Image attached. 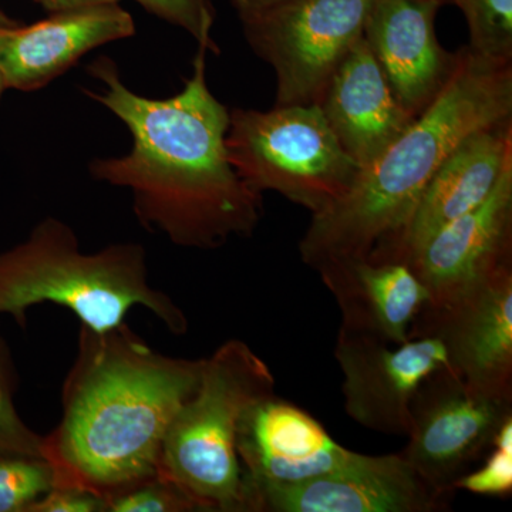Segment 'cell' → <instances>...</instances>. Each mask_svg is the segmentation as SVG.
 <instances>
[{
	"label": "cell",
	"instance_id": "6da1fadb",
	"mask_svg": "<svg viewBox=\"0 0 512 512\" xmlns=\"http://www.w3.org/2000/svg\"><path fill=\"white\" fill-rule=\"evenodd\" d=\"M205 53L200 47L184 89L163 100L131 92L109 57L87 69L104 84L103 92L86 90L87 96L119 117L133 136L130 153L94 160L90 173L128 188L134 214L148 231L191 249L251 237L264 214L262 194L229 161V111L208 89Z\"/></svg>",
	"mask_w": 512,
	"mask_h": 512
},
{
	"label": "cell",
	"instance_id": "7a4b0ae2",
	"mask_svg": "<svg viewBox=\"0 0 512 512\" xmlns=\"http://www.w3.org/2000/svg\"><path fill=\"white\" fill-rule=\"evenodd\" d=\"M202 360L163 355L126 323L80 326L62 389V419L43 437L55 487L107 498L157 476L175 414L200 382Z\"/></svg>",
	"mask_w": 512,
	"mask_h": 512
},
{
	"label": "cell",
	"instance_id": "3957f363",
	"mask_svg": "<svg viewBox=\"0 0 512 512\" xmlns=\"http://www.w3.org/2000/svg\"><path fill=\"white\" fill-rule=\"evenodd\" d=\"M512 120V62L456 52L453 70L429 106L355 183L325 210L312 214L299 254L320 266L367 258L392 241L416 208L441 163L470 134Z\"/></svg>",
	"mask_w": 512,
	"mask_h": 512
},
{
	"label": "cell",
	"instance_id": "277c9868",
	"mask_svg": "<svg viewBox=\"0 0 512 512\" xmlns=\"http://www.w3.org/2000/svg\"><path fill=\"white\" fill-rule=\"evenodd\" d=\"M42 303L62 306L94 332L119 328L137 306L157 316L173 335L188 330L183 309L150 285L140 244L83 252L73 229L52 217L39 222L22 244L0 252V315L25 328L29 309Z\"/></svg>",
	"mask_w": 512,
	"mask_h": 512
},
{
	"label": "cell",
	"instance_id": "5b68a950",
	"mask_svg": "<svg viewBox=\"0 0 512 512\" xmlns=\"http://www.w3.org/2000/svg\"><path fill=\"white\" fill-rule=\"evenodd\" d=\"M275 393L261 356L231 339L202 360L200 382L171 421L158 474L190 495L201 511L252 512L239 460V423L251 404Z\"/></svg>",
	"mask_w": 512,
	"mask_h": 512
},
{
	"label": "cell",
	"instance_id": "8992f818",
	"mask_svg": "<svg viewBox=\"0 0 512 512\" xmlns=\"http://www.w3.org/2000/svg\"><path fill=\"white\" fill-rule=\"evenodd\" d=\"M225 146L249 187L278 192L312 214L343 197L360 171L318 104L229 111Z\"/></svg>",
	"mask_w": 512,
	"mask_h": 512
},
{
	"label": "cell",
	"instance_id": "52a82bcc",
	"mask_svg": "<svg viewBox=\"0 0 512 512\" xmlns=\"http://www.w3.org/2000/svg\"><path fill=\"white\" fill-rule=\"evenodd\" d=\"M375 0H285L242 16L256 56L274 69L275 106L316 104L365 32Z\"/></svg>",
	"mask_w": 512,
	"mask_h": 512
},
{
	"label": "cell",
	"instance_id": "ba28073f",
	"mask_svg": "<svg viewBox=\"0 0 512 512\" xmlns=\"http://www.w3.org/2000/svg\"><path fill=\"white\" fill-rule=\"evenodd\" d=\"M511 417L512 400L474 392L447 367L421 384L414 397L402 456L434 488L454 493Z\"/></svg>",
	"mask_w": 512,
	"mask_h": 512
},
{
	"label": "cell",
	"instance_id": "9c48e42d",
	"mask_svg": "<svg viewBox=\"0 0 512 512\" xmlns=\"http://www.w3.org/2000/svg\"><path fill=\"white\" fill-rule=\"evenodd\" d=\"M335 359L350 419L367 430L396 436L409 434L421 384L450 367L436 336H414L394 345L345 328L339 329Z\"/></svg>",
	"mask_w": 512,
	"mask_h": 512
},
{
	"label": "cell",
	"instance_id": "30bf717a",
	"mask_svg": "<svg viewBox=\"0 0 512 512\" xmlns=\"http://www.w3.org/2000/svg\"><path fill=\"white\" fill-rule=\"evenodd\" d=\"M436 336L474 392L512 400V269L443 306L426 305L410 332Z\"/></svg>",
	"mask_w": 512,
	"mask_h": 512
},
{
	"label": "cell",
	"instance_id": "8fae6325",
	"mask_svg": "<svg viewBox=\"0 0 512 512\" xmlns=\"http://www.w3.org/2000/svg\"><path fill=\"white\" fill-rule=\"evenodd\" d=\"M453 494L423 480L402 453L355 451L329 473L259 494L255 512H439Z\"/></svg>",
	"mask_w": 512,
	"mask_h": 512
},
{
	"label": "cell",
	"instance_id": "7c38bea8",
	"mask_svg": "<svg viewBox=\"0 0 512 512\" xmlns=\"http://www.w3.org/2000/svg\"><path fill=\"white\" fill-rule=\"evenodd\" d=\"M237 451L252 512L264 491L322 476L355 453L333 439L311 413L276 393L248 407L239 423Z\"/></svg>",
	"mask_w": 512,
	"mask_h": 512
},
{
	"label": "cell",
	"instance_id": "4fadbf2b",
	"mask_svg": "<svg viewBox=\"0 0 512 512\" xmlns=\"http://www.w3.org/2000/svg\"><path fill=\"white\" fill-rule=\"evenodd\" d=\"M404 264L426 286L430 306L512 269V160L483 204L431 235Z\"/></svg>",
	"mask_w": 512,
	"mask_h": 512
},
{
	"label": "cell",
	"instance_id": "5bb4252c",
	"mask_svg": "<svg viewBox=\"0 0 512 512\" xmlns=\"http://www.w3.org/2000/svg\"><path fill=\"white\" fill-rule=\"evenodd\" d=\"M511 160L512 120L464 138L426 185L402 231L367 258L406 262L431 235L483 204Z\"/></svg>",
	"mask_w": 512,
	"mask_h": 512
},
{
	"label": "cell",
	"instance_id": "9a60e30c",
	"mask_svg": "<svg viewBox=\"0 0 512 512\" xmlns=\"http://www.w3.org/2000/svg\"><path fill=\"white\" fill-rule=\"evenodd\" d=\"M441 5L439 0H375L363 32L397 99L416 117L456 62V53L444 50L436 36Z\"/></svg>",
	"mask_w": 512,
	"mask_h": 512
},
{
	"label": "cell",
	"instance_id": "2e32d148",
	"mask_svg": "<svg viewBox=\"0 0 512 512\" xmlns=\"http://www.w3.org/2000/svg\"><path fill=\"white\" fill-rule=\"evenodd\" d=\"M136 33L133 16L116 5L52 13L30 26L0 30V70L8 89H40L96 47Z\"/></svg>",
	"mask_w": 512,
	"mask_h": 512
},
{
	"label": "cell",
	"instance_id": "e0dca14e",
	"mask_svg": "<svg viewBox=\"0 0 512 512\" xmlns=\"http://www.w3.org/2000/svg\"><path fill=\"white\" fill-rule=\"evenodd\" d=\"M316 104L360 168L376 160L416 119L397 99L363 37L340 62Z\"/></svg>",
	"mask_w": 512,
	"mask_h": 512
},
{
	"label": "cell",
	"instance_id": "ac0fdd59",
	"mask_svg": "<svg viewBox=\"0 0 512 512\" xmlns=\"http://www.w3.org/2000/svg\"><path fill=\"white\" fill-rule=\"evenodd\" d=\"M342 312V326L386 342H407L429 292L404 262L346 259L318 269Z\"/></svg>",
	"mask_w": 512,
	"mask_h": 512
},
{
	"label": "cell",
	"instance_id": "d6986e66",
	"mask_svg": "<svg viewBox=\"0 0 512 512\" xmlns=\"http://www.w3.org/2000/svg\"><path fill=\"white\" fill-rule=\"evenodd\" d=\"M470 32V49L495 62H512V0H456Z\"/></svg>",
	"mask_w": 512,
	"mask_h": 512
},
{
	"label": "cell",
	"instance_id": "ffe728a7",
	"mask_svg": "<svg viewBox=\"0 0 512 512\" xmlns=\"http://www.w3.org/2000/svg\"><path fill=\"white\" fill-rule=\"evenodd\" d=\"M55 484V473L45 457L0 454V512H28Z\"/></svg>",
	"mask_w": 512,
	"mask_h": 512
},
{
	"label": "cell",
	"instance_id": "44dd1931",
	"mask_svg": "<svg viewBox=\"0 0 512 512\" xmlns=\"http://www.w3.org/2000/svg\"><path fill=\"white\" fill-rule=\"evenodd\" d=\"M104 505V512L201 511L190 495L160 474L104 498Z\"/></svg>",
	"mask_w": 512,
	"mask_h": 512
},
{
	"label": "cell",
	"instance_id": "7402d4cb",
	"mask_svg": "<svg viewBox=\"0 0 512 512\" xmlns=\"http://www.w3.org/2000/svg\"><path fill=\"white\" fill-rule=\"evenodd\" d=\"M15 372L5 343L0 340V454L43 456V436L35 433L16 410Z\"/></svg>",
	"mask_w": 512,
	"mask_h": 512
},
{
	"label": "cell",
	"instance_id": "603a6c76",
	"mask_svg": "<svg viewBox=\"0 0 512 512\" xmlns=\"http://www.w3.org/2000/svg\"><path fill=\"white\" fill-rule=\"evenodd\" d=\"M483 466L468 471L454 488L483 497H510L512 493V417L495 436L493 447L485 454Z\"/></svg>",
	"mask_w": 512,
	"mask_h": 512
},
{
	"label": "cell",
	"instance_id": "cb8c5ba5",
	"mask_svg": "<svg viewBox=\"0 0 512 512\" xmlns=\"http://www.w3.org/2000/svg\"><path fill=\"white\" fill-rule=\"evenodd\" d=\"M157 18L184 29L207 52L220 53L212 40L215 12L210 0H136Z\"/></svg>",
	"mask_w": 512,
	"mask_h": 512
},
{
	"label": "cell",
	"instance_id": "d4e9b609",
	"mask_svg": "<svg viewBox=\"0 0 512 512\" xmlns=\"http://www.w3.org/2000/svg\"><path fill=\"white\" fill-rule=\"evenodd\" d=\"M104 498L74 487H53L28 512H104Z\"/></svg>",
	"mask_w": 512,
	"mask_h": 512
},
{
	"label": "cell",
	"instance_id": "484cf974",
	"mask_svg": "<svg viewBox=\"0 0 512 512\" xmlns=\"http://www.w3.org/2000/svg\"><path fill=\"white\" fill-rule=\"evenodd\" d=\"M35 2L45 8L47 12L60 13L93 8V6L116 5L121 0H35Z\"/></svg>",
	"mask_w": 512,
	"mask_h": 512
},
{
	"label": "cell",
	"instance_id": "4316f807",
	"mask_svg": "<svg viewBox=\"0 0 512 512\" xmlns=\"http://www.w3.org/2000/svg\"><path fill=\"white\" fill-rule=\"evenodd\" d=\"M282 2H285V0H229L232 8L237 10L239 18L272 8V6Z\"/></svg>",
	"mask_w": 512,
	"mask_h": 512
},
{
	"label": "cell",
	"instance_id": "83f0119b",
	"mask_svg": "<svg viewBox=\"0 0 512 512\" xmlns=\"http://www.w3.org/2000/svg\"><path fill=\"white\" fill-rule=\"evenodd\" d=\"M16 25V22L10 20L8 16L3 13V10L0 9V30L10 28V26Z\"/></svg>",
	"mask_w": 512,
	"mask_h": 512
},
{
	"label": "cell",
	"instance_id": "f1b7e54d",
	"mask_svg": "<svg viewBox=\"0 0 512 512\" xmlns=\"http://www.w3.org/2000/svg\"><path fill=\"white\" fill-rule=\"evenodd\" d=\"M5 89H8V87H6L5 79H3L2 70H0V96H2V93L5 92Z\"/></svg>",
	"mask_w": 512,
	"mask_h": 512
},
{
	"label": "cell",
	"instance_id": "f546056e",
	"mask_svg": "<svg viewBox=\"0 0 512 512\" xmlns=\"http://www.w3.org/2000/svg\"><path fill=\"white\" fill-rule=\"evenodd\" d=\"M439 2H441V3H446V2L454 3V2H456V0H439Z\"/></svg>",
	"mask_w": 512,
	"mask_h": 512
}]
</instances>
